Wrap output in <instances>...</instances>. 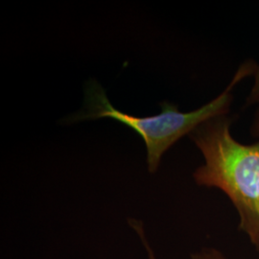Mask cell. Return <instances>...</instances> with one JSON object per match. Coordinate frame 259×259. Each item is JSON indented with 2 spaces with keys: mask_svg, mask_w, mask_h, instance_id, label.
Wrapping results in <instances>:
<instances>
[{
  "mask_svg": "<svg viewBox=\"0 0 259 259\" xmlns=\"http://www.w3.org/2000/svg\"><path fill=\"white\" fill-rule=\"evenodd\" d=\"M232 122L220 115L190 134L204 157L195 182L225 192L239 213L240 230L259 250V140L250 145L238 142L231 134Z\"/></svg>",
  "mask_w": 259,
  "mask_h": 259,
  "instance_id": "obj_1",
  "label": "cell"
},
{
  "mask_svg": "<svg viewBox=\"0 0 259 259\" xmlns=\"http://www.w3.org/2000/svg\"><path fill=\"white\" fill-rule=\"evenodd\" d=\"M192 259H227L219 250L205 249L192 255Z\"/></svg>",
  "mask_w": 259,
  "mask_h": 259,
  "instance_id": "obj_4",
  "label": "cell"
},
{
  "mask_svg": "<svg viewBox=\"0 0 259 259\" xmlns=\"http://www.w3.org/2000/svg\"><path fill=\"white\" fill-rule=\"evenodd\" d=\"M257 102H259V66L254 73V83L248 98L249 104H255Z\"/></svg>",
  "mask_w": 259,
  "mask_h": 259,
  "instance_id": "obj_5",
  "label": "cell"
},
{
  "mask_svg": "<svg viewBox=\"0 0 259 259\" xmlns=\"http://www.w3.org/2000/svg\"><path fill=\"white\" fill-rule=\"evenodd\" d=\"M129 223L131 227L135 230V232H137V234L139 235V239L141 241V244L143 245L144 249L146 250L147 259H157L156 254H155V252H154V250L152 249L148 239L146 237V234H145L144 228L142 226V223L140 222V221H138V220H130Z\"/></svg>",
  "mask_w": 259,
  "mask_h": 259,
  "instance_id": "obj_3",
  "label": "cell"
},
{
  "mask_svg": "<svg viewBox=\"0 0 259 259\" xmlns=\"http://www.w3.org/2000/svg\"><path fill=\"white\" fill-rule=\"evenodd\" d=\"M253 62L241 65L232 82L219 96L196 111L182 112L175 104L160 103L161 112L157 115L137 117L116 110L97 81L91 80L84 88V110L69 117L72 122L93 120L104 117L118 121L137 132L147 147V163L150 173H155L162 155L179 139L190 135L199 125L211 118L227 115L232 101L233 88L249 75L255 73Z\"/></svg>",
  "mask_w": 259,
  "mask_h": 259,
  "instance_id": "obj_2",
  "label": "cell"
},
{
  "mask_svg": "<svg viewBox=\"0 0 259 259\" xmlns=\"http://www.w3.org/2000/svg\"><path fill=\"white\" fill-rule=\"evenodd\" d=\"M252 135L254 137H259V110L256 112V115L254 117V121L252 124V128H251Z\"/></svg>",
  "mask_w": 259,
  "mask_h": 259,
  "instance_id": "obj_6",
  "label": "cell"
}]
</instances>
